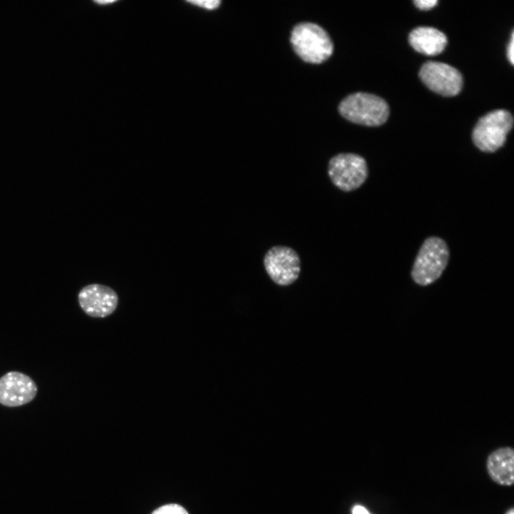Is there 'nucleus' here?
<instances>
[{
	"instance_id": "f257e3e1",
	"label": "nucleus",
	"mask_w": 514,
	"mask_h": 514,
	"mask_svg": "<svg viewBox=\"0 0 514 514\" xmlns=\"http://www.w3.org/2000/svg\"><path fill=\"white\" fill-rule=\"evenodd\" d=\"M290 41L296 54L308 63L321 64L333 51V44L328 32L312 22L297 24L291 31Z\"/></svg>"
},
{
	"instance_id": "f03ea898",
	"label": "nucleus",
	"mask_w": 514,
	"mask_h": 514,
	"mask_svg": "<svg viewBox=\"0 0 514 514\" xmlns=\"http://www.w3.org/2000/svg\"><path fill=\"white\" fill-rule=\"evenodd\" d=\"M450 257L444 240L438 236L427 238L421 245L414 261L411 277L420 286H428L440 277Z\"/></svg>"
},
{
	"instance_id": "7ed1b4c3",
	"label": "nucleus",
	"mask_w": 514,
	"mask_h": 514,
	"mask_svg": "<svg viewBox=\"0 0 514 514\" xmlns=\"http://www.w3.org/2000/svg\"><path fill=\"white\" fill-rule=\"evenodd\" d=\"M338 111L349 121L368 126L382 125L389 116L386 101L366 92H356L345 97L338 105Z\"/></svg>"
},
{
	"instance_id": "20e7f679",
	"label": "nucleus",
	"mask_w": 514,
	"mask_h": 514,
	"mask_svg": "<svg viewBox=\"0 0 514 514\" xmlns=\"http://www.w3.org/2000/svg\"><path fill=\"white\" fill-rule=\"evenodd\" d=\"M513 124V119L505 109L493 110L482 116L475 124L472 139L482 151L495 152L501 148Z\"/></svg>"
},
{
	"instance_id": "39448f33",
	"label": "nucleus",
	"mask_w": 514,
	"mask_h": 514,
	"mask_svg": "<svg viewBox=\"0 0 514 514\" xmlns=\"http://www.w3.org/2000/svg\"><path fill=\"white\" fill-rule=\"evenodd\" d=\"M328 175L336 187L344 192H351L365 183L368 168L363 156L353 153H341L329 160Z\"/></svg>"
},
{
	"instance_id": "423d86ee",
	"label": "nucleus",
	"mask_w": 514,
	"mask_h": 514,
	"mask_svg": "<svg viewBox=\"0 0 514 514\" xmlns=\"http://www.w3.org/2000/svg\"><path fill=\"white\" fill-rule=\"evenodd\" d=\"M265 270L276 284L287 286L293 283L301 273V259L298 253L286 246H274L263 258Z\"/></svg>"
},
{
	"instance_id": "0eeeda50",
	"label": "nucleus",
	"mask_w": 514,
	"mask_h": 514,
	"mask_svg": "<svg viewBox=\"0 0 514 514\" xmlns=\"http://www.w3.org/2000/svg\"><path fill=\"white\" fill-rule=\"evenodd\" d=\"M422 82L431 91L444 96H453L460 93L463 80L460 72L450 65L429 61L419 71Z\"/></svg>"
},
{
	"instance_id": "6e6552de",
	"label": "nucleus",
	"mask_w": 514,
	"mask_h": 514,
	"mask_svg": "<svg viewBox=\"0 0 514 514\" xmlns=\"http://www.w3.org/2000/svg\"><path fill=\"white\" fill-rule=\"evenodd\" d=\"M81 310L89 316L104 318L111 315L119 304V296L111 287L92 283L84 286L78 293Z\"/></svg>"
},
{
	"instance_id": "1a4fd4ad",
	"label": "nucleus",
	"mask_w": 514,
	"mask_h": 514,
	"mask_svg": "<svg viewBox=\"0 0 514 514\" xmlns=\"http://www.w3.org/2000/svg\"><path fill=\"white\" fill-rule=\"evenodd\" d=\"M38 387L28 375L9 371L0 378V404L6 407H19L31 402L36 396Z\"/></svg>"
},
{
	"instance_id": "9d476101",
	"label": "nucleus",
	"mask_w": 514,
	"mask_h": 514,
	"mask_svg": "<svg viewBox=\"0 0 514 514\" xmlns=\"http://www.w3.org/2000/svg\"><path fill=\"white\" fill-rule=\"evenodd\" d=\"M486 468L491 480L500 485L511 486L514 483V450L505 446L491 452Z\"/></svg>"
},
{
	"instance_id": "9b49d317",
	"label": "nucleus",
	"mask_w": 514,
	"mask_h": 514,
	"mask_svg": "<svg viewBox=\"0 0 514 514\" xmlns=\"http://www.w3.org/2000/svg\"><path fill=\"white\" fill-rule=\"evenodd\" d=\"M408 41L418 52L434 56L444 50L448 40L445 34L435 28L418 26L411 31Z\"/></svg>"
},
{
	"instance_id": "f8f14e48",
	"label": "nucleus",
	"mask_w": 514,
	"mask_h": 514,
	"mask_svg": "<svg viewBox=\"0 0 514 514\" xmlns=\"http://www.w3.org/2000/svg\"><path fill=\"white\" fill-rule=\"evenodd\" d=\"M152 514H188V513L179 505L168 504L157 508Z\"/></svg>"
},
{
	"instance_id": "ddd939ff",
	"label": "nucleus",
	"mask_w": 514,
	"mask_h": 514,
	"mask_svg": "<svg viewBox=\"0 0 514 514\" xmlns=\"http://www.w3.org/2000/svg\"><path fill=\"white\" fill-rule=\"evenodd\" d=\"M188 3L193 4L195 6H201L208 10H213L217 9L221 1L219 0H211V1H187Z\"/></svg>"
},
{
	"instance_id": "4468645a",
	"label": "nucleus",
	"mask_w": 514,
	"mask_h": 514,
	"mask_svg": "<svg viewBox=\"0 0 514 514\" xmlns=\"http://www.w3.org/2000/svg\"><path fill=\"white\" fill-rule=\"evenodd\" d=\"M416 7L421 10H428L436 5L437 0H415L413 1Z\"/></svg>"
},
{
	"instance_id": "2eb2a0df",
	"label": "nucleus",
	"mask_w": 514,
	"mask_h": 514,
	"mask_svg": "<svg viewBox=\"0 0 514 514\" xmlns=\"http://www.w3.org/2000/svg\"><path fill=\"white\" fill-rule=\"evenodd\" d=\"M507 56L511 64L514 62V39L513 32H512L510 41L508 43L507 48Z\"/></svg>"
},
{
	"instance_id": "dca6fc26",
	"label": "nucleus",
	"mask_w": 514,
	"mask_h": 514,
	"mask_svg": "<svg viewBox=\"0 0 514 514\" xmlns=\"http://www.w3.org/2000/svg\"><path fill=\"white\" fill-rule=\"evenodd\" d=\"M353 514H370V513L361 505H356L353 508Z\"/></svg>"
},
{
	"instance_id": "f3484780",
	"label": "nucleus",
	"mask_w": 514,
	"mask_h": 514,
	"mask_svg": "<svg viewBox=\"0 0 514 514\" xmlns=\"http://www.w3.org/2000/svg\"><path fill=\"white\" fill-rule=\"evenodd\" d=\"M96 4H111L114 3V1H95Z\"/></svg>"
},
{
	"instance_id": "a211bd4d",
	"label": "nucleus",
	"mask_w": 514,
	"mask_h": 514,
	"mask_svg": "<svg viewBox=\"0 0 514 514\" xmlns=\"http://www.w3.org/2000/svg\"><path fill=\"white\" fill-rule=\"evenodd\" d=\"M505 514H514V508L512 507L510 509H508Z\"/></svg>"
}]
</instances>
